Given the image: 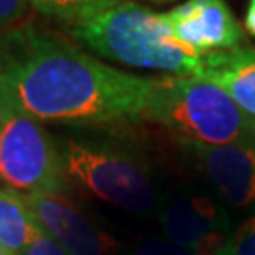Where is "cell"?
<instances>
[{
    "mask_svg": "<svg viewBox=\"0 0 255 255\" xmlns=\"http://www.w3.org/2000/svg\"><path fill=\"white\" fill-rule=\"evenodd\" d=\"M2 74H4V49L0 44V80H2Z\"/></svg>",
    "mask_w": 255,
    "mask_h": 255,
    "instance_id": "obj_18",
    "label": "cell"
},
{
    "mask_svg": "<svg viewBox=\"0 0 255 255\" xmlns=\"http://www.w3.org/2000/svg\"><path fill=\"white\" fill-rule=\"evenodd\" d=\"M159 225L174 244L195 255H225L233 237L227 210L208 195L182 193L159 208Z\"/></svg>",
    "mask_w": 255,
    "mask_h": 255,
    "instance_id": "obj_6",
    "label": "cell"
},
{
    "mask_svg": "<svg viewBox=\"0 0 255 255\" xmlns=\"http://www.w3.org/2000/svg\"><path fill=\"white\" fill-rule=\"evenodd\" d=\"M19 255H68V254L55 242L53 238L47 237L46 233H42L30 246L25 248Z\"/></svg>",
    "mask_w": 255,
    "mask_h": 255,
    "instance_id": "obj_16",
    "label": "cell"
},
{
    "mask_svg": "<svg viewBox=\"0 0 255 255\" xmlns=\"http://www.w3.org/2000/svg\"><path fill=\"white\" fill-rule=\"evenodd\" d=\"M244 27L246 30L255 38V0H250L246 9V17H244Z\"/></svg>",
    "mask_w": 255,
    "mask_h": 255,
    "instance_id": "obj_17",
    "label": "cell"
},
{
    "mask_svg": "<svg viewBox=\"0 0 255 255\" xmlns=\"http://www.w3.org/2000/svg\"><path fill=\"white\" fill-rule=\"evenodd\" d=\"M163 15L174 38L199 57L237 49L244 42V30L225 0H185Z\"/></svg>",
    "mask_w": 255,
    "mask_h": 255,
    "instance_id": "obj_8",
    "label": "cell"
},
{
    "mask_svg": "<svg viewBox=\"0 0 255 255\" xmlns=\"http://www.w3.org/2000/svg\"><path fill=\"white\" fill-rule=\"evenodd\" d=\"M64 174L95 199L127 214H147L157 202L153 176L147 164L125 147L68 138L61 146Z\"/></svg>",
    "mask_w": 255,
    "mask_h": 255,
    "instance_id": "obj_4",
    "label": "cell"
},
{
    "mask_svg": "<svg viewBox=\"0 0 255 255\" xmlns=\"http://www.w3.org/2000/svg\"><path fill=\"white\" fill-rule=\"evenodd\" d=\"M2 116H4V102L0 99V121H2Z\"/></svg>",
    "mask_w": 255,
    "mask_h": 255,
    "instance_id": "obj_20",
    "label": "cell"
},
{
    "mask_svg": "<svg viewBox=\"0 0 255 255\" xmlns=\"http://www.w3.org/2000/svg\"><path fill=\"white\" fill-rule=\"evenodd\" d=\"M0 99L40 123L112 125L146 119L157 78L108 66L64 38L23 25L0 34Z\"/></svg>",
    "mask_w": 255,
    "mask_h": 255,
    "instance_id": "obj_1",
    "label": "cell"
},
{
    "mask_svg": "<svg viewBox=\"0 0 255 255\" xmlns=\"http://www.w3.org/2000/svg\"><path fill=\"white\" fill-rule=\"evenodd\" d=\"M44 231L28 210L25 197L0 187V244L9 255H19Z\"/></svg>",
    "mask_w": 255,
    "mask_h": 255,
    "instance_id": "obj_11",
    "label": "cell"
},
{
    "mask_svg": "<svg viewBox=\"0 0 255 255\" xmlns=\"http://www.w3.org/2000/svg\"><path fill=\"white\" fill-rule=\"evenodd\" d=\"M0 180L27 195L66 193L70 187L61 146L40 121L6 102L0 121Z\"/></svg>",
    "mask_w": 255,
    "mask_h": 255,
    "instance_id": "obj_5",
    "label": "cell"
},
{
    "mask_svg": "<svg viewBox=\"0 0 255 255\" xmlns=\"http://www.w3.org/2000/svg\"><path fill=\"white\" fill-rule=\"evenodd\" d=\"M30 8H34L44 17L70 25H82L89 19L101 15L102 11L114 8L121 0H28Z\"/></svg>",
    "mask_w": 255,
    "mask_h": 255,
    "instance_id": "obj_12",
    "label": "cell"
},
{
    "mask_svg": "<svg viewBox=\"0 0 255 255\" xmlns=\"http://www.w3.org/2000/svg\"><path fill=\"white\" fill-rule=\"evenodd\" d=\"M151 4H168V2H174V0H147Z\"/></svg>",
    "mask_w": 255,
    "mask_h": 255,
    "instance_id": "obj_19",
    "label": "cell"
},
{
    "mask_svg": "<svg viewBox=\"0 0 255 255\" xmlns=\"http://www.w3.org/2000/svg\"><path fill=\"white\" fill-rule=\"evenodd\" d=\"M127 255H195L191 250L174 244L166 237H147L134 242Z\"/></svg>",
    "mask_w": 255,
    "mask_h": 255,
    "instance_id": "obj_13",
    "label": "cell"
},
{
    "mask_svg": "<svg viewBox=\"0 0 255 255\" xmlns=\"http://www.w3.org/2000/svg\"><path fill=\"white\" fill-rule=\"evenodd\" d=\"M187 151L229 206H255V144L187 146Z\"/></svg>",
    "mask_w": 255,
    "mask_h": 255,
    "instance_id": "obj_9",
    "label": "cell"
},
{
    "mask_svg": "<svg viewBox=\"0 0 255 255\" xmlns=\"http://www.w3.org/2000/svg\"><path fill=\"white\" fill-rule=\"evenodd\" d=\"M30 15L28 0H0V34L23 27Z\"/></svg>",
    "mask_w": 255,
    "mask_h": 255,
    "instance_id": "obj_14",
    "label": "cell"
},
{
    "mask_svg": "<svg viewBox=\"0 0 255 255\" xmlns=\"http://www.w3.org/2000/svg\"><path fill=\"white\" fill-rule=\"evenodd\" d=\"M146 119L172 132L183 147L255 144V119L202 78H157Z\"/></svg>",
    "mask_w": 255,
    "mask_h": 255,
    "instance_id": "obj_3",
    "label": "cell"
},
{
    "mask_svg": "<svg viewBox=\"0 0 255 255\" xmlns=\"http://www.w3.org/2000/svg\"><path fill=\"white\" fill-rule=\"evenodd\" d=\"M0 255H9L8 252H6V248L2 246V244H0Z\"/></svg>",
    "mask_w": 255,
    "mask_h": 255,
    "instance_id": "obj_21",
    "label": "cell"
},
{
    "mask_svg": "<svg viewBox=\"0 0 255 255\" xmlns=\"http://www.w3.org/2000/svg\"><path fill=\"white\" fill-rule=\"evenodd\" d=\"M38 225L68 255H119V242L97 225L68 193L23 195Z\"/></svg>",
    "mask_w": 255,
    "mask_h": 255,
    "instance_id": "obj_7",
    "label": "cell"
},
{
    "mask_svg": "<svg viewBox=\"0 0 255 255\" xmlns=\"http://www.w3.org/2000/svg\"><path fill=\"white\" fill-rule=\"evenodd\" d=\"M201 78L219 85L255 119V47H237L204 55Z\"/></svg>",
    "mask_w": 255,
    "mask_h": 255,
    "instance_id": "obj_10",
    "label": "cell"
},
{
    "mask_svg": "<svg viewBox=\"0 0 255 255\" xmlns=\"http://www.w3.org/2000/svg\"><path fill=\"white\" fill-rule=\"evenodd\" d=\"M225 255H255V214L233 231Z\"/></svg>",
    "mask_w": 255,
    "mask_h": 255,
    "instance_id": "obj_15",
    "label": "cell"
},
{
    "mask_svg": "<svg viewBox=\"0 0 255 255\" xmlns=\"http://www.w3.org/2000/svg\"><path fill=\"white\" fill-rule=\"evenodd\" d=\"M70 36L99 57L168 72L180 78H201L202 57L174 38L163 13L134 0H121L101 15L70 28Z\"/></svg>",
    "mask_w": 255,
    "mask_h": 255,
    "instance_id": "obj_2",
    "label": "cell"
}]
</instances>
